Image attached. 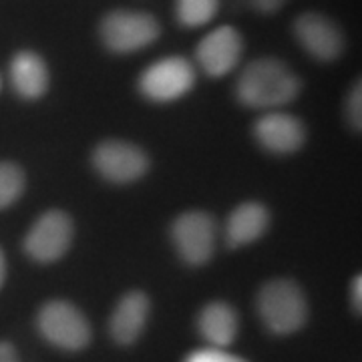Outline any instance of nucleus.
<instances>
[{"label": "nucleus", "mask_w": 362, "mask_h": 362, "mask_svg": "<svg viewBox=\"0 0 362 362\" xmlns=\"http://www.w3.org/2000/svg\"><path fill=\"white\" fill-rule=\"evenodd\" d=\"M159 37V23L147 13L115 11L101 23V39L113 52H135L149 47Z\"/></svg>", "instance_id": "0eeeda50"}, {"label": "nucleus", "mask_w": 362, "mask_h": 362, "mask_svg": "<svg viewBox=\"0 0 362 362\" xmlns=\"http://www.w3.org/2000/svg\"><path fill=\"white\" fill-rule=\"evenodd\" d=\"M346 115L352 129L361 131L362 125V89L361 83H356L349 95V103H346Z\"/></svg>", "instance_id": "6ab92c4d"}, {"label": "nucleus", "mask_w": 362, "mask_h": 362, "mask_svg": "<svg viewBox=\"0 0 362 362\" xmlns=\"http://www.w3.org/2000/svg\"><path fill=\"white\" fill-rule=\"evenodd\" d=\"M197 330L209 346L226 349L235 340L240 330L238 312L228 302H209L197 314Z\"/></svg>", "instance_id": "4468645a"}, {"label": "nucleus", "mask_w": 362, "mask_h": 362, "mask_svg": "<svg viewBox=\"0 0 362 362\" xmlns=\"http://www.w3.org/2000/svg\"><path fill=\"white\" fill-rule=\"evenodd\" d=\"M270 226V211L264 204L246 202L233 209L226 221V242L230 247H242L259 240Z\"/></svg>", "instance_id": "ddd939ff"}, {"label": "nucleus", "mask_w": 362, "mask_h": 362, "mask_svg": "<svg viewBox=\"0 0 362 362\" xmlns=\"http://www.w3.org/2000/svg\"><path fill=\"white\" fill-rule=\"evenodd\" d=\"M37 328L47 342L66 352L87 349L93 338L87 316L69 300L45 302L37 314Z\"/></svg>", "instance_id": "7ed1b4c3"}, {"label": "nucleus", "mask_w": 362, "mask_h": 362, "mask_svg": "<svg viewBox=\"0 0 362 362\" xmlns=\"http://www.w3.org/2000/svg\"><path fill=\"white\" fill-rule=\"evenodd\" d=\"M244 42L233 26H220L206 35L195 49V59L204 73L218 78L232 73L240 63Z\"/></svg>", "instance_id": "1a4fd4ad"}, {"label": "nucleus", "mask_w": 362, "mask_h": 362, "mask_svg": "<svg viewBox=\"0 0 362 362\" xmlns=\"http://www.w3.org/2000/svg\"><path fill=\"white\" fill-rule=\"evenodd\" d=\"M284 2L286 0H254L256 8L262 13H276Z\"/></svg>", "instance_id": "4be33fe9"}, {"label": "nucleus", "mask_w": 362, "mask_h": 362, "mask_svg": "<svg viewBox=\"0 0 362 362\" xmlns=\"http://www.w3.org/2000/svg\"><path fill=\"white\" fill-rule=\"evenodd\" d=\"M302 81L278 59H258L238 78V99L252 109H278L300 95Z\"/></svg>", "instance_id": "f257e3e1"}, {"label": "nucleus", "mask_w": 362, "mask_h": 362, "mask_svg": "<svg viewBox=\"0 0 362 362\" xmlns=\"http://www.w3.org/2000/svg\"><path fill=\"white\" fill-rule=\"evenodd\" d=\"M11 81L23 99L35 101L49 89V69L37 52H16L11 63Z\"/></svg>", "instance_id": "2eb2a0df"}, {"label": "nucleus", "mask_w": 362, "mask_h": 362, "mask_svg": "<svg viewBox=\"0 0 362 362\" xmlns=\"http://www.w3.org/2000/svg\"><path fill=\"white\" fill-rule=\"evenodd\" d=\"M0 362H21L18 352L11 342H0Z\"/></svg>", "instance_id": "412c9836"}, {"label": "nucleus", "mask_w": 362, "mask_h": 362, "mask_svg": "<svg viewBox=\"0 0 362 362\" xmlns=\"http://www.w3.org/2000/svg\"><path fill=\"white\" fill-rule=\"evenodd\" d=\"M254 137L266 151L276 156H290L302 149L306 141V127L298 117L272 111L256 121Z\"/></svg>", "instance_id": "9d476101"}, {"label": "nucleus", "mask_w": 362, "mask_h": 362, "mask_svg": "<svg viewBox=\"0 0 362 362\" xmlns=\"http://www.w3.org/2000/svg\"><path fill=\"white\" fill-rule=\"evenodd\" d=\"M93 165L111 183H131L141 180L149 169V157L135 143L103 141L93 151Z\"/></svg>", "instance_id": "6e6552de"}, {"label": "nucleus", "mask_w": 362, "mask_h": 362, "mask_svg": "<svg viewBox=\"0 0 362 362\" xmlns=\"http://www.w3.org/2000/svg\"><path fill=\"white\" fill-rule=\"evenodd\" d=\"M220 0H177L175 11L183 26H204L218 14Z\"/></svg>", "instance_id": "dca6fc26"}, {"label": "nucleus", "mask_w": 362, "mask_h": 362, "mask_svg": "<svg viewBox=\"0 0 362 362\" xmlns=\"http://www.w3.org/2000/svg\"><path fill=\"white\" fill-rule=\"evenodd\" d=\"M4 276H6V259H4V254L0 250V286L4 284Z\"/></svg>", "instance_id": "5701e85b"}, {"label": "nucleus", "mask_w": 362, "mask_h": 362, "mask_svg": "<svg viewBox=\"0 0 362 362\" xmlns=\"http://www.w3.org/2000/svg\"><path fill=\"white\" fill-rule=\"evenodd\" d=\"M350 300H352V308L361 314L362 308V276H354L352 284H350Z\"/></svg>", "instance_id": "aec40b11"}, {"label": "nucleus", "mask_w": 362, "mask_h": 362, "mask_svg": "<svg viewBox=\"0 0 362 362\" xmlns=\"http://www.w3.org/2000/svg\"><path fill=\"white\" fill-rule=\"evenodd\" d=\"M25 171L13 161H0V209L11 207L25 192Z\"/></svg>", "instance_id": "f3484780"}, {"label": "nucleus", "mask_w": 362, "mask_h": 362, "mask_svg": "<svg viewBox=\"0 0 362 362\" xmlns=\"http://www.w3.org/2000/svg\"><path fill=\"white\" fill-rule=\"evenodd\" d=\"M183 362H247L242 356H235L226 349H216V346H207V349H199L189 352Z\"/></svg>", "instance_id": "a211bd4d"}, {"label": "nucleus", "mask_w": 362, "mask_h": 362, "mask_svg": "<svg viewBox=\"0 0 362 362\" xmlns=\"http://www.w3.org/2000/svg\"><path fill=\"white\" fill-rule=\"evenodd\" d=\"M195 69L183 57H168L147 66L139 78L143 97L156 103H169L181 99L194 89Z\"/></svg>", "instance_id": "20e7f679"}, {"label": "nucleus", "mask_w": 362, "mask_h": 362, "mask_svg": "<svg viewBox=\"0 0 362 362\" xmlns=\"http://www.w3.org/2000/svg\"><path fill=\"white\" fill-rule=\"evenodd\" d=\"M294 35L298 42L310 52L314 59L330 63L342 54L344 37L330 18L318 13L300 14L294 23Z\"/></svg>", "instance_id": "9b49d317"}, {"label": "nucleus", "mask_w": 362, "mask_h": 362, "mask_svg": "<svg viewBox=\"0 0 362 362\" xmlns=\"http://www.w3.org/2000/svg\"><path fill=\"white\" fill-rule=\"evenodd\" d=\"M171 240L185 264L204 266L216 250V221L202 209L185 211L173 221Z\"/></svg>", "instance_id": "423d86ee"}, {"label": "nucleus", "mask_w": 362, "mask_h": 362, "mask_svg": "<svg viewBox=\"0 0 362 362\" xmlns=\"http://www.w3.org/2000/svg\"><path fill=\"white\" fill-rule=\"evenodd\" d=\"M264 326L276 337H290L304 328L308 320L306 294L294 280L278 278L259 288L256 298Z\"/></svg>", "instance_id": "f03ea898"}, {"label": "nucleus", "mask_w": 362, "mask_h": 362, "mask_svg": "<svg viewBox=\"0 0 362 362\" xmlns=\"http://www.w3.org/2000/svg\"><path fill=\"white\" fill-rule=\"evenodd\" d=\"M149 318V298L141 290H131L117 302L109 320V332L121 346H129L141 337Z\"/></svg>", "instance_id": "f8f14e48"}, {"label": "nucleus", "mask_w": 362, "mask_h": 362, "mask_svg": "<svg viewBox=\"0 0 362 362\" xmlns=\"http://www.w3.org/2000/svg\"><path fill=\"white\" fill-rule=\"evenodd\" d=\"M73 220L63 209H49L33 223L25 238V252L39 264L63 258L73 242Z\"/></svg>", "instance_id": "39448f33"}]
</instances>
